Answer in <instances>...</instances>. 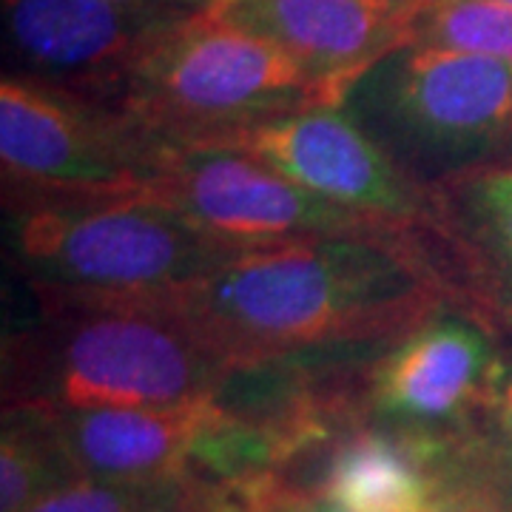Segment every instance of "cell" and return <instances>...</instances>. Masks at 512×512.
<instances>
[{"instance_id":"obj_1","label":"cell","mask_w":512,"mask_h":512,"mask_svg":"<svg viewBox=\"0 0 512 512\" xmlns=\"http://www.w3.org/2000/svg\"><path fill=\"white\" fill-rule=\"evenodd\" d=\"M450 293L413 231H384L245 248L143 305L180 322L231 373H245L299 350L402 339Z\"/></svg>"},{"instance_id":"obj_2","label":"cell","mask_w":512,"mask_h":512,"mask_svg":"<svg viewBox=\"0 0 512 512\" xmlns=\"http://www.w3.org/2000/svg\"><path fill=\"white\" fill-rule=\"evenodd\" d=\"M35 293V322L3 339V407H168L234 376L160 308Z\"/></svg>"},{"instance_id":"obj_3","label":"cell","mask_w":512,"mask_h":512,"mask_svg":"<svg viewBox=\"0 0 512 512\" xmlns=\"http://www.w3.org/2000/svg\"><path fill=\"white\" fill-rule=\"evenodd\" d=\"M6 214V248L32 291L80 299H157L245 251L143 197L23 202Z\"/></svg>"},{"instance_id":"obj_4","label":"cell","mask_w":512,"mask_h":512,"mask_svg":"<svg viewBox=\"0 0 512 512\" xmlns=\"http://www.w3.org/2000/svg\"><path fill=\"white\" fill-rule=\"evenodd\" d=\"M342 109L424 188L512 148V66L407 43L370 66Z\"/></svg>"},{"instance_id":"obj_5","label":"cell","mask_w":512,"mask_h":512,"mask_svg":"<svg viewBox=\"0 0 512 512\" xmlns=\"http://www.w3.org/2000/svg\"><path fill=\"white\" fill-rule=\"evenodd\" d=\"M311 106H328L311 74L205 3L148 49L123 114L160 140L205 143Z\"/></svg>"},{"instance_id":"obj_6","label":"cell","mask_w":512,"mask_h":512,"mask_svg":"<svg viewBox=\"0 0 512 512\" xmlns=\"http://www.w3.org/2000/svg\"><path fill=\"white\" fill-rule=\"evenodd\" d=\"M160 143L120 111L15 74L0 80L3 205L140 197Z\"/></svg>"},{"instance_id":"obj_7","label":"cell","mask_w":512,"mask_h":512,"mask_svg":"<svg viewBox=\"0 0 512 512\" xmlns=\"http://www.w3.org/2000/svg\"><path fill=\"white\" fill-rule=\"evenodd\" d=\"M140 197L239 248L296 239L416 231L313 194L239 151L163 140Z\"/></svg>"},{"instance_id":"obj_8","label":"cell","mask_w":512,"mask_h":512,"mask_svg":"<svg viewBox=\"0 0 512 512\" xmlns=\"http://www.w3.org/2000/svg\"><path fill=\"white\" fill-rule=\"evenodd\" d=\"M200 6L123 0H3L15 77L120 111L140 60Z\"/></svg>"},{"instance_id":"obj_9","label":"cell","mask_w":512,"mask_h":512,"mask_svg":"<svg viewBox=\"0 0 512 512\" xmlns=\"http://www.w3.org/2000/svg\"><path fill=\"white\" fill-rule=\"evenodd\" d=\"M188 146L239 151L291 183L399 228H427L430 188L410 180L342 106H311Z\"/></svg>"},{"instance_id":"obj_10","label":"cell","mask_w":512,"mask_h":512,"mask_svg":"<svg viewBox=\"0 0 512 512\" xmlns=\"http://www.w3.org/2000/svg\"><path fill=\"white\" fill-rule=\"evenodd\" d=\"M507 367L481 319L441 308L376 359L367 407L393 430L450 436L493 416Z\"/></svg>"},{"instance_id":"obj_11","label":"cell","mask_w":512,"mask_h":512,"mask_svg":"<svg viewBox=\"0 0 512 512\" xmlns=\"http://www.w3.org/2000/svg\"><path fill=\"white\" fill-rule=\"evenodd\" d=\"M208 9L293 57L328 106H342L370 66L410 43L419 12L393 0H211Z\"/></svg>"},{"instance_id":"obj_12","label":"cell","mask_w":512,"mask_h":512,"mask_svg":"<svg viewBox=\"0 0 512 512\" xmlns=\"http://www.w3.org/2000/svg\"><path fill=\"white\" fill-rule=\"evenodd\" d=\"M46 413L83 481H160L191 473L200 441L228 407L208 396L168 407Z\"/></svg>"},{"instance_id":"obj_13","label":"cell","mask_w":512,"mask_h":512,"mask_svg":"<svg viewBox=\"0 0 512 512\" xmlns=\"http://www.w3.org/2000/svg\"><path fill=\"white\" fill-rule=\"evenodd\" d=\"M430 222L481 311L512 330V168L487 165L430 188Z\"/></svg>"},{"instance_id":"obj_14","label":"cell","mask_w":512,"mask_h":512,"mask_svg":"<svg viewBox=\"0 0 512 512\" xmlns=\"http://www.w3.org/2000/svg\"><path fill=\"white\" fill-rule=\"evenodd\" d=\"M311 495L350 512H424L433 498L424 439L393 427L350 430L333 444Z\"/></svg>"},{"instance_id":"obj_15","label":"cell","mask_w":512,"mask_h":512,"mask_svg":"<svg viewBox=\"0 0 512 512\" xmlns=\"http://www.w3.org/2000/svg\"><path fill=\"white\" fill-rule=\"evenodd\" d=\"M77 481L83 478L52 416L37 407H3L0 512H29Z\"/></svg>"},{"instance_id":"obj_16","label":"cell","mask_w":512,"mask_h":512,"mask_svg":"<svg viewBox=\"0 0 512 512\" xmlns=\"http://www.w3.org/2000/svg\"><path fill=\"white\" fill-rule=\"evenodd\" d=\"M410 43L512 66V6L498 0H427L413 18Z\"/></svg>"},{"instance_id":"obj_17","label":"cell","mask_w":512,"mask_h":512,"mask_svg":"<svg viewBox=\"0 0 512 512\" xmlns=\"http://www.w3.org/2000/svg\"><path fill=\"white\" fill-rule=\"evenodd\" d=\"M493 424L498 433L512 444V367H507V376L498 387V396L493 404Z\"/></svg>"},{"instance_id":"obj_18","label":"cell","mask_w":512,"mask_h":512,"mask_svg":"<svg viewBox=\"0 0 512 512\" xmlns=\"http://www.w3.org/2000/svg\"><path fill=\"white\" fill-rule=\"evenodd\" d=\"M293 512H350L345 507H339V504H333L328 498H322V495H299L296 501L291 504Z\"/></svg>"},{"instance_id":"obj_19","label":"cell","mask_w":512,"mask_h":512,"mask_svg":"<svg viewBox=\"0 0 512 512\" xmlns=\"http://www.w3.org/2000/svg\"><path fill=\"white\" fill-rule=\"evenodd\" d=\"M123 3H185V0H123Z\"/></svg>"},{"instance_id":"obj_20","label":"cell","mask_w":512,"mask_h":512,"mask_svg":"<svg viewBox=\"0 0 512 512\" xmlns=\"http://www.w3.org/2000/svg\"><path fill=\"white\" fill-rule=\"evenodd\" d=\"M393 3H404V6H424L427 0H393Z\"/></svg>"},{"instance_id":"obj_21","label":"cell","mask_w":512,"mask_h":512,"mask_svg":"<svg viewBox=\"0 0 512 512\" xmlns=\"http://www.w3.org/2000/svg\"><path fill=\"white\" fill-rule=\"evenodd\" d=\"M185 3H194V6H205V3H211V0H185Z\"/></svg>"},{"instance_id":"obj_22","label":"cell","mask_w":512,"mask_h":512,"mask_svg":"<svg viewBox=\"0 0 512 512\" xmlns=\"http://www.w3.org/2000/svg\"><path fill=\"white\" fill-rule=\"evenodd\" d=\"M268 512H293V510H291V504H288V507H276V510H268Z\"/></svg>"},{"instance_id":"obj_23","label":"cell","mask_w":512,"mask_h":512,"mask_svg":"<svg viewBox=\"0 0 512 512\" xmlns=\"http://www.w3.org/2000/svg\"><path fill=\"white\" fill-rule=\"evenodd\" d=\"M498 3H507V6H512V0H498Z\"/></svg>"},{"instance_id":"obj_24","label":"cell","mask_w":512,"mask_h":512,"mask_svg":"<svg viewBox=\"0 0 512 512\" xmlns=\"http://www.w3.org/2000/svg\"><path fill=\"white\" fill-rule=\"evenodd\" d=\"M510 168H512V165H510Z\"/></svg>"}]
</instances>
